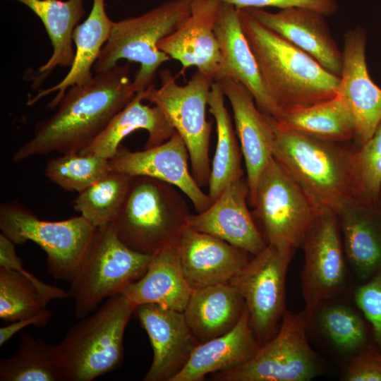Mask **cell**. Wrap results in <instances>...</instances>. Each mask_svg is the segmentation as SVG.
<instances>
[{
  "instance_id": "obj_23",
  "label": "cell",
  "mask_w": 381,
  "mask_h": 381,
  "mask_svg": "<svg viewBox=\"0 0 381 381\" xmlns=\"http://www.w3.org/2000/svg\"><path fill=\"white\" fill-rule=\"evenodd\" d=\"M337 217L346 258L356 274L366 281L381 270V198L355 200Z\"/></svg>"
},
{
  "instance_id": "obj_18",
  "label": "cell",
  "mask_w": 381,
  "mask_h": 381,
  "mask_svg": "<svg viewBox=\"0 0 381 381\" xmlns=\"http://www.w3.org/2000/svg\"><path fill=\"white\" fill-rule=\"evenodd\" d=\"M218 82L232 109L246 166L248 201L253 207L260 176L273 157L274 132L266 114L259 109L244 85L230 77H224Z\"/></svg>"
},
{
  "instance_id": "obj_13",
  "label": "cell",
  "mask_w": 381,
  "mask_h": 381,
  "mask_svg": "<svg viewBox=\"0 0 381 381\" xmlns=\"http://www.w3.org/2000/svg\"><path fill=\"white\" fill-rule=\"evenodd\" d=\"M301 246L304 262L301 293L308 316L343 291L346 279L345 253L337 215H318Z\"/></svg>"
},
{
  "instance_id": "obj_21",
  "label": "cell",
  "mask_w": 381,
  "mask_h": 381,
  "mask_svg": "<svg viewBox=\"0 0 381 381\" xmlns=\"http://www.w3.org/2000/svg\"><path fill=\"white\" fill-rule=\"evenodd\" d=\"M244 10L262 25L311 56L327 71L340 76L342 52L330 33L325 16L301 7L281 9L277 13L258 8Z\"/></svg>"
},
{
  "instance_id": "obj_7",
  "label": "cell",
  "mask_w": 381,
  "mask_h": 381,
  "mask_svg": "<svg viewBox=\"0 0 381 381\" xmlns=\"http://www.w3.org/2000/svg\"><path fill=\"white\" fill-rule=\"evenodd\" d=\"M151 258L123 243L113 223L98 227L68 291L76 317L90 315L104 300L121 294L144 275Z\"/></svg>"
},
{
  "instance_id": "obj_33",
  "label": "cell",
  "mask_w": 381,
  "mask_h": 381,
  "mask_svg": "<svg viewBox=\"0 0 381 381\" xmlns=\"http://www.w3.org/2000/svg\"><path fill=\"white\" fill-rule=\"evenodd\" d=\"M132 176L111 171L78 193L73 208L95 227L113 223L130 190Z\"/></svg>"
},
{
  "instance_id": "obj_4",
  "label": "cell",
  "mask_w": 381,
  "mask_h": 381,
  "mask_svg": "<svg viewBox=\"0 0 381 381\" xmlns=\"http://www.w3.org/2000/svg\"><path fill=\"white\" fill-rule=\"evenodd\" d=\"M135 308L117 294L73 325L56 344L60 381H91L119 368L124 332Z\"/></svg>"
},
{
  "instance_id": "obj_28",
  "label": "cell",
  "mask_w": 381,
  "mask_h": 381,
  "mask_svg": "<svg viewBox=\"0 0 381 381\" xmlns=\"http://www.w3.org/2000/svg\"><path fill=\"white\" fill-rule=\"evenodd\" d=\"M113 23L106 13L104 0H93L88 17L74 29L73 40L76 49L69 71L59 83L40 90L30 98L28 104L32 105L42 97L56 92L47 104L49 108H55L70 87L90 80L94 75L92 72L94 65L109 38Z\"/></svg>"
},
{
  "instance_id": "obj_32",
  "label": "cell",
  "mask_w": 381,
  "mask_h": 381,
  "mask_svg": "<svg viewBox=\"0 0 381 381\" xmlns=\"http://www.w3.org/2000/svg\"><path fill=\"white\" fill-rule=\"evenodd\" d=\"M0 380L60 381L56 344L23 334L16 353L0 362Z\"/></svg>"
},
{
  "instance_id": "obj_2",
  "label": "cell",
  "mask_w": 381,
  "mask_h": 381,
  "mask_svg": "<svg viewBox=\"0 0 381 381\" xmlns=\"http://www.w3.org/2000/svg\"><path fill=\"white\" fill-rule=\"evenodd\" d=\"M274 135L273 157L301 187L318 214L338 216L358 200L356 145L328 142L279 126L267 115Z\"/></svg>"
},
{
  "instance_id": "obj_11",
  "label": "cell",
  "mask_w": 381,
  "mask_h": 381,
  "mask_svg": "<svg viewBox=\"0 0 381 381\" xmlns=\"http://www.w3.org/2000/svg\"><path fill=\"white\" fill-rule=\"evenodd\" d=\"M310 318L304 310H286L276 334L262 344L243 365L214 373L218 381H309L322 369L321 361L310 346L307 331Z\"/></svg>"
},
{
  "instance_id": "obj_16",
  "label": "cell",
  "mask_w": 381,
  "mask_h": 381,
  "mask_svg": "<svg viewBox=\"0 0 381 381\" xmlns=\"http://www.w3.org/2000/svg\"><path fill=\"white\" fill-rule=\"evenodd\" d=\"M221 4L219 0H193L188 19L158 43L161 51L180 62L182 71L194 66L214 81L225 77L215 33Z\"/></svg>"
},
{
  "instance_id": "obj_19",
  "label": "cell",
  "mask_w": 381,
  "mask_h": 381,
  "mask_svg": "<svg viewBox=\"0 0 381 381\" xmlns=\"http://www.w3.org/2000/svg\"><path fill=\"white\" fill-rule=\"evenodd\" d=\"M185 279L193 290L230 282L252 254L213 235L188 226L176 245Z\"/></svg>"
},
{
  "instance_id": "obj_20",
  "label": "cell",
  "mask_w": 381,
  "mask_h": 381,
  "mask_svg": "<svg viewBox=\"0 0 381 381\" xmlns=\"http://www.w3.org/2000/svg\"><path fill=\"white\" fill-rule=\"evenodd\" d=\"M249 188L243 177L229 184L205 211L190 214L188 226L256 255L267 244L247 206Z\"/></svg>"
},
{
  "instance_id": "obj_39",
  "label": "cell",
  "mask_w": 381,
  "mask_h": 381,
  "mask_svg": "<svg viewBox=\"0 0 381 381\" xmlns=\"http://www.w3.org/2000/svg\"><path fill=\"white\" fill-rule=\"evenodd\" d=\"M341 380L381 381V350L373 341L351 357Z\"/></svg>"
},
{
  "instance_id": "obj_43",
  "label": "cell",
  "mask_w": 381,
  "mask_h": 381,
  "mask_svg": "<svg viewBox=\"0 0 381 381\" xmlns=\"http://www.w3.org/2000/svg\"></svg>"
},
{
  "instance_id": "obj_42",
  "label": "cell",
  "mask_w": 381,
  "mask_h": 381,
  "mask_svg": "<svg viewBox=\"0 0 381 381\" xmlns=\"http://www.w3.org/2000/svg\"><path fill=\"white\" fill-rule=\"evenodd\" d=\"M52 316V313L46 308H43L37 314L10 322L9 325L0 328V346L4 345L7 341L26 327L34 325L41 327L46 325Z\"/></svg>"
},
{
  "instance_id": "obj_31",
  "label": "cell",
  "mask_w": 381,
  "mask_h": 381,
  "mask_svg": "<svg viewBox=\"0 0 381 381\" xmlns=\"http://www.w3.org/2000/svg\"><path fill=\"white\" fill-rule=\"evenodd\" d=\"M221 85L214 81L212 85L207 106L214 119L217 145L211 166L208 195L214 201L231 183L243 177V157L236 131L224 104Z\"/></svg>"
},
{
  "instance_id": "obj_1",
  "label": "cell",
  "mask_w": 381,
  "mask_h": 381,
  "mask_svg": "<svg viewBox=\"0 0 381 381\" xmlns=\"http://www.w3.org/2000/svg\"><path fill=\"white\" fill-rule=\"evenodd\" d=\"M128 64L95 73L88 82L70 87L56 111L38 121L33 135L12 156L15 162L54 152L79 153L135 96Z\"/></svg>"
},
{
  "instance_id": "obj_38",
  "label": "cell",
  "mask_w": 381,
  "mask_h": 381,
  "mask_svg": "<svg viewBox=\"0 0 381 381\" xmlns=\"http://www.w3.org/2000/svg\"><path fill=\"white\" fill-rule=\"evenodd\" d=\"M354 301L370 326L373 341L381 350V270L357 288Z\"/></svg>"
},
{
  "instance_id": "obj_12",
  "label": "cell",
  "mask_w": 381,
  "mask_h": 381,
  "mask_svg": "<svg viewBox=\"0 0 381 381\" xmlns=\"http://www.w3.org/2000/svg\"><path fill=\"white\" fill-rule=\"evenodd\" d=\"M294 253L267 245L230 282L244 299L261 345L276 334L286 311V280Z\"/></svg>"
},
{
  "instance_id": "obj_27",
  "label": "cell",
  "mask_w": 381,
  "mask_h": 381,
  "mask_svg": "<svg viewBox=\"0 0 381 381\" xmlns=\"http://www.w3.org/2000/svg\"><path fill=\"white\" fill-rule=\"evenodd\" d=\"M245 306L243 296L231 282L219 283L193 289L183 314L200 344L233 329Z\"/></svg>"
},
{
  "instance_id": "obj_6",
  "label": "cell",
  "mask_w": 381,
  "mask_h": 381,
  "mask_svg": "<svg viewBox=\"0 0 381 381\" xmlns=\"http://www.w3.org/2000/svg\"><path fill=\"white\" fill-rule=\"evenodd\" d=\"M193 1L170 0L140 16L114 21L109 38L94 65L95 73L110 69L121 59L138 63L132 83L137 93L145 91L161 65L171 59L158 43L188 19Z\"/></svg>"
},
{
  "instance_id": "obj_17",
  "label": "cell",
  "mask_w": 381,
  "mask_h": 381,
  "mask_svg": "<svg viewBox=\"0 0 381 381\" xmlns=\"http://www.w3.org/2000/svg\"><path fill=\"white\" fill-rule=\"evenodd\" d=\"M134 314L146 331L153 359L144 381H171L188 361L199 344L183 312L157 304L135 307Z\"/></svg>"
},
{
  "instance_id": "obj_14",
  "label": "cell",
  "mask_w": 381,
  "mask_h": 381,
  "mask_svg": "<svg viewBox=\"0 0 381 381\" xmlns=\"http://www.w3.org/2000/svg\"><path fill=\"white\" fill-rule=\"evenodd\" d=\"M188 160V148L176 131L164 143L140 151L120 146L109 162L111 171L131 176H148L176 186L190 200L196 212H202L212 201L195 180Z\"/></svg>"
},
{
  "instance_id": "obj_29",
  "label": "cell",
  "mask_w": 381,
  "mask_h": 381,
  "mask_svg": "<svg viewBox=\"0 0 381 381\" xmlns=\"http://www.w3.org/2000/svg\"><path fill=\"white\" fill-rule=\"evenodd\" d=\"M28 6L43 23L53 52L49 60L33 76L32 87H39L57 67H71L75 52L73 34L85 14L84 0H12Z\"/></svg>"
},
{
  "instance_id": "obj_24",
  "label": "cell",
  "mask_w": 381,
  "mask_h": 381,
  "mask_svg": "<svg viewBox=\"0 0 381 381\" xmlns=\"http://www.w3.org/2000/svg\"><path fill=\"white\" fill-rule=\"evenodd\" d=\"M260 346L245 306L236 326L226 334L198 344L171 381H201L208 374L231 370L249 361Z\"/></svg>"
},
{
  "instance_id": "obj_26",
  "label": "cell",
  "mask_w": 381,
  "mask_h": 381,
  "mask_svg": "<svg viewBox=\"0 0 381 381\" xmlns=\"http://www.w3.org/2000/svg\"><path fill=\"white\" fill-rule=\"evenodd\" d=\"M144 91L118 112L80 154L95 155L107 159L117 152L122 140L134 132L143 129L148 133L143 149L159 145L169 140L176 130L157 106L143 103Z\"/></svg>"
},
{
  "instance_id": "obj_37",
  "label": "cell",
  "mask_w": 381,
  "mask_h": 381,
  "mask_svg": "<svg viewBox=\"0 0 381 381\" xmlns=\"http://www.w3.org/2000/svg\"><path fill=\"white\" fill-rule=\"evenodd\" d=\"M358 200L375 202L381 198V122L373 136L354 154Z\"/></svg>"
},
{
  "instance_id": "obj_25",
  "label": "cell",
  "mask_w": 381,
  "mask_h": 381,
  "mask_svg": "<svg viewBox=\"0 0 381 381\" xmlns=\"http://www.w3.org/2000/svg\"><path fill=\"white\" fill-rule=\"evenodd\" d=\"M176 245L153 254L144 275L121 294L135 307L154 303L183 312L193 289L185 279Z\"/></svg>"
},
{
  "instance_id": "obj_10",
  "label": "cell",
  "mask_w": 381,
  "mask_h": 381,
  "mask_svg": "<svg viewBox=\"0 0 381 381\" xmlns=\"http://www.w3.org/2000/svg\"><path fill=\"white\" fill-rule=\"evenodd\" d=\"M253 207V219L266 244L294 251L319 215L274 157L260 176Z\"/></svg>"
},
{
  "instance_id": "obj_34",
  "label": "cell",
  "mask_w": 381,
  "mask_h": 381,
  "mask_svg": "<svg viewBox=\"0 0 381 381\" xmlns=\"http://www.w3.org/2000/svg\"><path fill=\"white\" fill-rule=\"evenodd\" d=\"M312 315L317 316L318 327L323 334L344 353L353 356L373 341L369 339V323L348 305L332 303L329 300L315 310L310 318Z\"/></svg>"
},
{
  "instance_id": "obj_22",
  "label": "cell",
  "mask_w": 381,
  "mask_h": 381,
  "mask_svg": "<svg viewBox=\"0 0 381 381\" xmlns=\"http://www.w3.org/2000/svg\"><path fill=\"white\" fill-rule=\"evenodd\" d=\"M225 77L244 85L253 95L259 109L275 119L282 112L267 93L255 58L243 33L238 9L222 2L215 25Z\"/></svg>"
},
{
  "instance_id": "obj_30",
  "label": "cell",
  "mask_w": 381,
  "mask_h": 381,
  "mask_svg": "<svg viewBox=\"0 0 381 381\" xmlns=\"http://www.w3.org/2000/svg\"><path fill=\"white\" fill-rule=\"evenodd\" d=\"M275 121L283 128L328 142L346 143L355 138L352 114L337 95L310 106L284 111Z\"/></svg>"
},
{
  "instance_id": "obj_41",
  "label": "cell",
  "mask_w": 381,
  "mask_h": 381,
  "mask_svg": "<svg viewBox=\"0 0 381 381\" xmlns=\"http://www.w3.org/2000/svg\"><path fill=\"white\" fill-rule=\"evenodd\" d=\"M233 5L237 9L247 8H263L272 6L281 9L301 7L316 11L325 16L337 13L339 6L335 0H219Z\"/></svg>"
},
{
  "instance_id": "obj_9",
  "label": "cell",
  "mask_w": 381,
  "mask_h": 381,
  "mask_svg": "<svg viewBox=\"0 0 381 381\" xmlns=\"http://www.w3.org/2000/svg\"><path fill=\"white\" fill-rule=\"evenodd\" d=\"M0 229L15 244L30 241L40 246L47 254L51 276L71 282L97 228L81 215L63 221H44L13 200L0 205Z\"/></svg>"
},
{
  "instance_id": "obj_3",
  "label": "cell",
  "mask_w": 381,
  "mask_h": 381,
  "mask_svg": "<svg viewBox=\"0 0 381 381\" xmlns=\"http://www.w3.org/2000/svg\"><path fill=\"white\" fill-rule=\"evenodd\" d=\"M238 11L265 89L282 113L337 95L339 76L262 25L244 9Z\"/></svg>"
},
{
  "instance_id": "obj_5",
  "label": "cell",
  "mask_w": 381,
  "mask_h": 381,
  "mask_svg": "<svg viewBox=\"0 0 381 381\" xmlns=\"http://www.w3.org/2000/svg\"><path fill=\"white\" fill-rule=\"evenodd\" d=\"M176 186L148 176H132L127 198L113 222L121 241L137 252L152 255L176 245L191 214Z\"/></svg>"
},
{
  "instance_id": "obj_8",
  "label": "cell",
  "mask_w": 381,
  "mask_h": 381,
  "mask_svg": "<svg viewBox=\"0 0 381 381\" xmlns=\"http://www.w3.org/2000/svg\"><path fill=\"white\" fill-rule=\"evenodd\" d=\"M161 85L144 91L143 100L157 106L183 140L189 154L191 173L200 187L208 186L209 157L212 122L206 119V107L214 80L199 71L181 85L168 70L159 72Z\"/></svg>"
},
{
  "instance_id": "obj_40",
  "label": "cell",
  "mask_w": 381,
  "mask_h": 381,
  "mask_svg": "<svg viewBox=\"0 0 381 381\" xmlns=\"http://www.w3.org/2000/svg\"><path fill=\"white\" fill-rule=\"evenodd\" d=\"M0 267L15 270L30 279L40 291L46 305L52 300L69 297L68 291L44 283L26 270L17 255L15 243L2 233L0 234Z\"/></svg>"
},
{
  "instance_id": "obj_35",
  "label": "cell",
  "mask_w": 381,
  "mask_h": 381,
  "mask_svg": "<svg viewBox=\"0 0 381 381\" xmlns=\"http://www.w3.org/2000/svg\"><path fill=\"white\" fill-rule=\"evenodd\" d=\"M48 161L44 175L68 191L81 193L111 171L109 159L95 155L61 154Z\"/></svg>"
},
{
  "instance_id": "obj_15",
  "label": "cell",
  "mask_w": 381,
  "mask_h": 381,
  "mask_svg": "<svg viewBox=\"0 0 381 381\" xmlns=\"http://www.w3.org/2000/svg\"><path fill=\"white\" fill-rule=\"evenodd\" d=\"M366 41V32L360 26L344 33L342 69L337 90V95L352 114L356 146L368 141L381 122V89L368 73Z\"/></svg>"
},
{
  "instance_id": "obj_36",
  "label": "cell",
  "mask_w": 381,
  "mask_h": 381,
  "mask_svg": "<svg viewBox=\"0 0 381 381\" xmlns=\"http://www.w3.org/2000/svg\"><path fill=\"white\" fill-rule=\"evenodd\" d=\"M35 284L20 272L0 267V318L13 322L32 317L46 307Z\"/></svg>"
}]
</instances>
